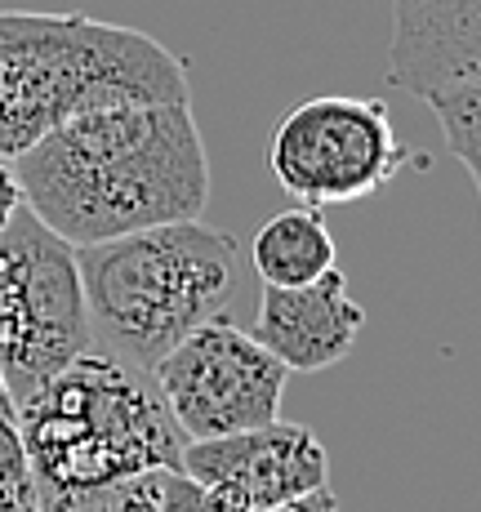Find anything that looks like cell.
<instances>
[{
  "mask_svg": "<svg viewBox=\"0 0 481 512\" xmlns=\"http://www.w3.org/2000/svg\"><path fill=\"white\" fill-rule=\"evenodd\" d=\"M9 165L23 205L72 245L201 219L214 187L192 103L94 107Z\"/></svg>",
  "mask_w": 481,
  "mask_h": 512,
  "instance_id": "6da1fadb",
  "label": "cell"
},
{
  "mask_svg": "<svg viewBox=\"0 0 481 512\" xmlns=\"http://www.w3.org/2000/svg\"><path fill=\"white\" fill-rule=\"evenodd\" d=\"M188 98V63L139 27L0 9V161L94 107Z\"/></svg>",
  "mask_w": 481,
  "mask_h": 512,
  "instance_id": "7a4b0ae2",
  "label": "cell"
},
{
  "mask_svg": "<svg viewBox=\"0 0 481 512\" xmlns=\"http://www.w3.org/2000/svg\"><path fill=\"white\" fill-rule=\"evenodd\" d=\"M76 268L94 334L112 357L152 374L183 334L228 312L241 250L232 232L188 219L76 245Z\"/></svg>",
  "mask_w": 481,
  "mask_h": 512,
  "instance_id": "3957f363",
  "label": "cell"
},
{
  "mask_svg": "<svg viewBox=\"0 0 481 512\" xmlns=\"http://www.w3.org/2000/svg\"><path fill=\"white\" fill-rule=\"evenodd\" d=\"M18 432L32 481L49 490L170 472L188 446L152 374L94 348L18 401Z\"/></svg>",
  "mask_w": 481,
  "mask_h": 512,
  "instance_id": "277c9868",
  "label": "cell"
},
{
  "mask_svg": "<svg viewBox=\"0 0 481 512\" xmlns=\"http://www.w3.org/2000/svg\"><path fill=\"white\" fill-rule=\"evenodd\" d=\"M90 348L76 245L18 205L0 232V374L14 406Z\"/></svg>",
  "mask_w": 481,
  "mask_h": 512,
  "instance_id": "5b68a950",
  "label": "cell"
},
{
  "mask_svg": "<svg viewBox=\"0 0 481 512\" xmlns=\"http://www.w3.org/2000/svg\"><path fill=\"white\" fill-rule=\"evenodd\" d=\"M428 165L392 130L384 98L312 94L281 116L268 147L272 179L299 205H352L388 187L406 165Z\"/></svg>",
  "mask_w": 481,
  "mask_h": 512,
  "instance_id": "8992f818",
  "label": "cell"
},
{
  "mask_svg": "<svg viewBox=\"0 0 481 512\" xmlns=\"http://www.w3.org/2000/svg\"><path fill=\"white\" fill-rule=\"evenodd\" d=\"M290 370L223 312L188 330L152 366L170 419L188 441H214L263 428L281 415Z\"/></svg>",
  "mask_w": 481,
  "mask_h": 512,
  "instance_id": "52a82bcc",
  "label": "cell"
},
{
  "mask_svg": "<svg viewBox=\"0 0 481 512\" xmlns=\"http://www.w3.org/2000/svg\"><path fill=\"white\" fill-rule=\"evenodd\" d=\"M179 472H188L201 486H214V481L237 486L254 512H263L326 486L330 455L312 428L272 419L263 428L232 432V437L188 441Z\"/></svg>",
  "mask_w": 481,
  "mask_h": 512,
  "instance_id": "ba28073f",
  "label": "cell"
},
{
  "mask_svg": "<svg viewBox=\"0 0 481 512\" xmlns=\"http://www.w3.org/2000/svg\"><path fill=\"white\" fill-rule=\"evenodd\" d=\"M361 330H366V308L348 294V277L330 268L321 281L299 290L263 285L250 334L290 374H321L357 348Z\"/></svg>",
  "mask_w": 481,
  "mask_h": 512,
  "instance_id": "9c48e42d",
  "label": "cell"
},
{
  "mask_svg": "<svg viewBox=\"0 0 481 512\" xmlns=\"http://www.w3.org/2000/svg\"><path fill=\"white\" fill-rule=\"evenodd\" d=\"M388 85L415 98L481 81V0H392Z\"/></svg>",
  "mask_w": 481,
  "mask_h": 512,
  "instance_id": "30bf717a",
  "label": "cell"
},
{
  "mask_svg": "<svg viewBox=\"0 0 481 512\" xmlns=\"http://www.w3.org/2000/svg\"><path fill=\"white\" fill-rule=\"evenodd\" d=\"M250 263L263 285L277 290H299V285L321 281L335 268V236H330L321 210L294 205L268 219L250 241Z\"/></svg>",
  "mask_w": 481,
  "mask_h": 512,
  "instance_id": "8fae6325",
  "label": "cell"
},
{
  "mask_svg": "<svg viewBox=\"0 0 481 512\" xmlns=\"http://www.w3.org/2000/svg\"><path fill=\"white\" fill-rule=\"evenodd\" d=\"M424 103L433 107L450 156L468 170V179H473L477 196H481V81L441 85V90L424 94Z\"/></svg>",
  "mask_w": 481,
  "mask_h": 512,
  "instance_id": "7c38bea8",
  "label": "cell"
},
{
  "mask_svg": "<svg viewBox=\"0 0 481 512\" xmlns=\"http://www.w3.org/2000/svg\"><path fill=\"white\" fill-rule=\"evenodd\" d=\"M161 477L165 472H143V477L107 481V486H90V490L36 486V499H41V512H156Z\"/></svg>",
  "mask_w": 481,
  "mask_h": 512,
  "instance_id": "4fadbf2b",
  "label": "cell"
},
{
  "mask_svg": "<svg viewBox=\"0 0 481 512\" xmlns=\"http://www.w3.org/2000/svg\"><path fill=\"white\" fill-rule=\"evenodd\" d=\"M156 512H205L201 481H192L188 472L170 468L161 477V504H156Z\"/></svg>",
  "mask_w": 481,
  "mask_h": 512,
  "instance_id": "5bb4252c",
  "label": "cell"
},
{
  "mask_svg": "<svg viewBox=\"0 0 481 512\" xmlns=\"http://www.w3.org/2000/svg\"><path fill=\"white\" fill-rule=\"evenodd\" d=\"M0 477H32L23 432H18V415H5V410H0Z\"/></svg>",
  "mask_w": 481,
  "mask_h": 512,
  "instance_id": "9a60e30c",
  "label": "cell"
},
{
  "mask_svg": "<svg viewBox=\"0 0 481 512\" xmlns=\"http://www.w3.org/2000/svg\"><path fill=\"white\" fill-rule=\"evenodd\" d=\"M0 512H41L32 477H0Z\"/></svg>",
  "mask_w": 481,
  "mask_h": 512,
  "instance_id": "2e32d148",
  "label": "cell"
},
{
  "mask_svg": "<svg viewBox=\"0 0 481 512\" xmlns=\"http://www.w3.org/2000/svg\"><path fill=\"white\" fill-rule=\"evenodd\" d=\"M201 495H205V512H254L250 499H245L237 486H223V481L201 486Z\"/></svg>",
  "mask_w": 481,
  "mask_h": 512,
  "instance_id": "e0dca14e",
  "label": "cell"
},
{
  "mask_svg": "<svg viewBox=\"0 0 481 512\" xmlns=\"http://www.w3.org/2000/svg\"><path fill=\"white\" fill-rule=\"evenodd\" d=\"M263 512H339V499L330 486H321V490H312V495H299V499H290V504L263 508Z\"/></svg>",
  "mask_w": 481,
  "mask_h": 512,
  "instance_id": "ac0fdd59",
  "label": "cell"
},
{
  "mask_svg": "<svg viewBox=\"0 0 481 512\" xmlns=\"http://www.w3.org/2000/svg\"><path fill=\"white\" fill-rule=\"evenodd\" d=\"M23 205V192H18V179H14V165L0 161V232H5V223L14 219V210Z\"/></svg>",
  "mask_w": 481,
  "mask_h": 512,
  "instance_id": "d6986e66",
  "label": "cell"
},
{
  "mask_svg": "<svg viewBox=\"0 0 481 512\" xmlns=\"http://www.w3.org/2000/svg\"><path fill=\"white\" fill-rule=\"evenodd\" d=\"M0 410H5V415H18L14 397H9V388H5V374H0Z\"/></svg>",
  "mask_w": 481,
  "mask_h": 512,
  "instance_id": "ffe728a7",
  "label": "cell"
}]
</instances>
